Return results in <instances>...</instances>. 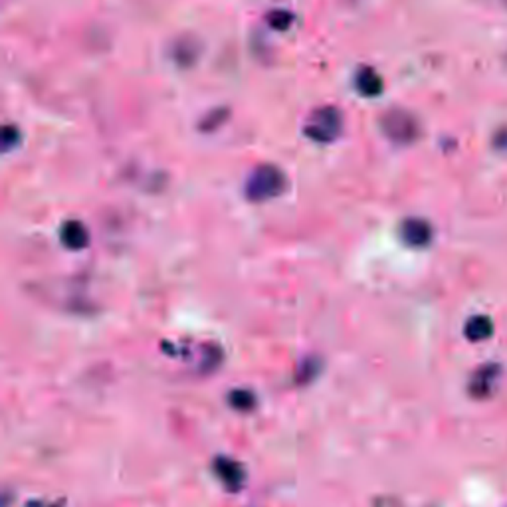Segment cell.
Returning a JSON list of instances; mask_svg holds the SVG:
<instances>
[{
	"label": "cell",
	"instance_id": "6da1fadb",
	"mask_svg": "<svg viewBox=\"0 0 507 507\" xmlns=\"http://www.w3.org/2000/svg\"><path fill=\"white\" fill-rule=\"evenodd\" d=\"M286 188V176L274 165L258 166L248 178L246 194L250 201H267L277 194L284 193Z\"/></svg>",
	"mask_w": 507,
	"mask_h": 507
},
{
	"label": "cell",
	"instance_id": "7a4b0ae2",
	"mask_svg": "<svg viewBox=\"0 0 507 507\" xmlns=\"http://www.w3.org/2000/svg\"><path fill=\"white\" fill-rule=\"evenodd\" d=\"M341 115L339 111L333 110V107H321L317 110L309 117V121L305 123V133L309 135L311 139H317V141H333V139L339 135L341 131Z\"/></svg>",
	"mask_w": 507,
	"mask_h": 507
},
{
	"label": "cell",
	"instance_id": "3957f363",
	"mask_svg": "<svg viewBox=\"0 0 507 507\" xmlns=\"http://www.w3.org/2000/svg\"><path fill=\"white\" fill-rule=\"evenodd\" d=\"M412 127H415L412 119L400 111H393L385 117V131L388 133V137H393L395 141H410Z\"/></svg>",
	"mask_w": 507,
	"mask_h": 507
},
{
	"label": "cell",
	"instance_id": "277c9868",
	"mask_svg": "<svg viewBox=\"0 0 507 507\" xmlns=\"http://www.w3.org/2000/svg\"><path fill=\"white\" fill-rule=\"evenodd\" d=\"M214 470L220 476V480L228 486L230 489L240 488L242 480H244V471H242L240 464L228 460V458H218L214 464Z\"/></svg>",
	"mask_w": 507,
	"mask_h": 507
},
{
	"label": "cell",
	"instance_id": "5b68a950",
	"mask_svg": "<svg viewBox=\"0 0 507 507\" xmlns=\"http://www.w3.org/2000/svg\"><path fill=\"white\" fill-rule=\"evenodd\" d=\"M62 240H64L68 248L80 250L87 244L90 236H87V230L83 228V224H80V222H68L64 226V230H62Z\"/></svg>",
	"mask_w": 507,
	"mask_h": 507
},
{
	"label": "cell",
	"instance_id": "8992f818",
	"mask_svg": "<svg viewBox=\"0 0 507 507\" xmlns=\"http://www.w3.org/2000/svg\"><path fill=\"white\" fill-rule=\"evenodd\" d=\"M383 82H380V78H378L370 68H367V70H361L359 74H357V87H359L361 93H365V95H377L383 87Z\"/></svg>",
	"mask_w": 507,
	"mask_h": 507
},
{
	"label": "cell",
	"instance_id": "52a82bcc",
	"mask_svg": "<svg viewBox=\"0 0 507 507\" xmlns=\"http://www.w3.org/2000/svg\"><path fill=\"white\" fill-rule=\"evenodd\" d=\"M230 402L236 406V408H240V410H248V408H252V405H254V397H252L250 393L240 390V393H232Z\"/></svg>",
	"mask_w": 507,
	"mask_h": 507
}]
</instances>
